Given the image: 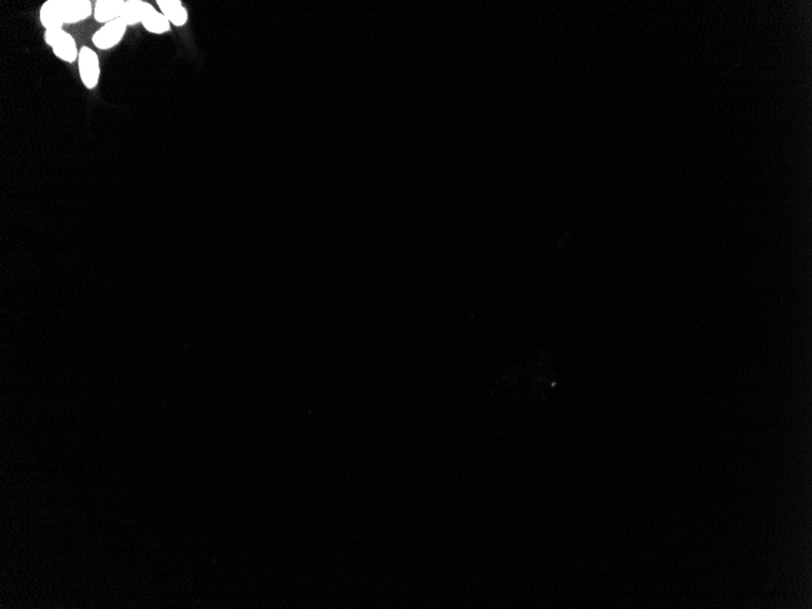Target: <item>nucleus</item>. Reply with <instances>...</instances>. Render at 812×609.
<instances>
[{"mask_svg": "<svg viewBox=\"0 0 812 609\" xmlns=\"http://www.w3.org/2000/svg\"><path fill=\"white\" fill-rule=\"evenodd\" d=\"M44 42L51 46L56 58L67 63L78 61L80 49L77 46L75 37L65 29L46 31Z\"/></svg>", "mask_w": 812, "mask_h": 609, "instance_id": "nucleus-1", "label": "nucleus"}, {"mask_svg": "<svg viewBox=\"0 0 812 609\" xmlns=\"http://www.w3.org/2000/svg\"><path fill=\"white\" fill-rule=\"evenodd\" d=\"M78 71L84 87L88 90H94L100 82V60L99 55L89 46H82L78 56Z\"/></svg>", "mask_w": 812, "mask_h": 609, "instance_id": "nucleus-2", "label": "nucleus"}, {"mask_svg": "<svg viewBox=\"0 0 812 609\" xmlns=\"http://www.w3.org/2000/svg\"><path fill=\"white\" fill-rule=\"evenodd\" d=\"M128 26L120 20L101 26L93 36V44L99 50L113 49L123 41Z\"/></svg>", "mask_w": 812, "mask_h": 609, "instance_id": "nucleus-3", "label": "nucleus"}, {"mask_svg": "<svg viewBox=\"0 0 812 609\" xmlns=\"http://www.w3.org/2000/svg\"><path fill=\"white\" fill-rule=\"evenodd\" d=\"M39 20L46 31L63 29V26L66 24L63 16V0H46L39 11Z\"/></svg>", "mask_w": 812, "mask_h": 609, "instance_id": "nucleus-4", "label": "nucleus"}, {"mask_svg": "<svg viewBox=\"0 0 812 609\" xmlns=\"http://www.w3.org/2000/svg\"><path fill=\"white\" fill-rule=\"evenodd\" d=\"M63 9L66 25L80 24L94 15L89 0H63Z\"/></svg>", "mask_w": 812, "mask_h": 609, "instance_id": "nucleus-5", "label": "nucleus"}, {"mask_svg": "<svg viewBox=\"0 0 812 609\" xmlns=\"http://www.w3.org/2000/svg\"><path fill=\"white\" fill-rule=\"evenodd\" d=\"M142 25L144 28L152 34L167 33L171 29V22L168 21L167 17L164 16L161 11L156 10L154 5L146 3L144 4V13H142Z\"/></svg>", "mask_w": 812, "mask_h": 609, "instance_id": "nucleus-6", "label": "nucleus"}, {"mask_svg": "<svg viewBox=\"0 0 812 609\" xmlns=\"http://www.w3.org/2000/svg\"><path fill=\"white\" fill-rule=\"evenodd\" d=\"M125 4V0H97L93 16L96 22L102 25L120 20Z\"/></svg>", "mask_w": 812, "mask_h": 609, "instance_id": "nucleus-7", "label": "nucleus"}, {"mask_svg": "<svg viewBox=\"0 0 812 609\" xmlns=\"http://www.w3.org/2000/svg\"><path fill=\"white\" fill-rule=\"evenodd\" d=\"M157 5L171 25L181 27L188 22V11L180 0H157Z\"/></svg>", "mask_w": 812, "mask_h": 609, "instance_id": "nucleus-8", "label": "nucleus"}, {"mask_svg": "<svg viewBox=\"0 0 812 609\" xmlns=\"http://www.w3.org/2000/svg\"><path fill=\"white\" fill-rule=\"evenodd\" d=\"M144 4L145 1L142 0H127L122 13V21L127 26L142 25Z\"/></svg>", "mask_w": 812, "mask_h": 609, "instance_id": "nucleus-9", "label": "nucleus"}]
</instances>
